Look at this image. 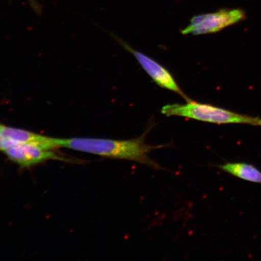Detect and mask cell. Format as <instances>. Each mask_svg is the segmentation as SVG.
Listing matches in <instances>:
<instances>
[{
    "mask_svg": "<svg viewBox=\"0 0 261 261\" xmlns=\"http://www.w3.org/2000/svg\"><path fill=\"white\" fill-rule=\"evenodd\" d=\"M29 143L51 150L59 148L57 138L38 135L28 130L3 126L0 132V151H3L8 147Z\"/></svg>",
    "mask_w": 261,
    "mask_h": 261,
    "instance_id": "5",
    "label": "cell"
},
{
    "mask_svg": "<svg viewBox=\"0 0 261 261\" xmlns=\"http://www.w3.org/2000/svg\"><path fill=\"white\" fill-rule=\"evenodd\" d=\"M222 171L247 181L261 184V171L246 163H226L217 166Z\"/></svg>",
    "mask_w": 261,
    "mask_h": 261,
    "instance_id": "7",
    "label": "cell"
},
{
    "mask_svg": "<svg viewBox=\"0 0 261 261\" xmlns=\"http://www.w3.org/2000/svg\"><path fill=\"white\" fill-rule=\"evenodd\" d=\"M246 18L242 9H221L210 14L196 15L181 31L182 35H200L214 34Z\"/></svg>",
    "mask_w": 261,
    "mask_h": 261,
    "instance_id": "3",
    "label": "cell"
},
{
    "mask_svg": "<svg viewBox=\"0 0 261 261\" xmlns=\"http://www.w3.org/2000/svg\"><path fill=\"white\" fill-rule=\"evenodd\" d=\"M4 125H2L1 123H0V132H1V130Z\"/></svg>",
    "mask_w": 261,
    "mask_h": 261,
    "instance_id": "8",
    "label": "cell"
},
{
    "mask_svg": "<svg viewBox=\"0 0 261 261\" xmlns=\"http://www.w3.org/2000/svg\"><path fill=\"white\" fill-rule=\"evenodd\" d=\"M120 42L123 46L135 57L143 69L159 86L174 91L187 101L191 100L179 88L171 73L164 67L142 52L135 50L125 42L122 41Z\"/></svg>",
    "mask_w": 261,
    "mask_h": 261,
    "instance_id": "4",
    "label": "cell"
},
{
    "mask_svg": "<svg viewBox=\"0 0 261 261\" xmlns=\"http://www.w3.org/2000/svg\"><path fill=\"white\" fill-rule=\"evenodd\" d=\"M12 161L23 167H28L48 160H60L51 150L29 143L14 145L3 151Z\"/></svg>",
    "mask_w": 261,
    "mask_h": 261,
    "instance_id": "6",
    "label": "cell"
},
{
    "mask_svg": "<svg viewBox=\"0 0 261 261\" xmlns=\"http://www.w3.org/2000/svg\"><path fill=\"white\" fill-rule=\"evenodd\" d=\"M149 130H146L138 138L129 140L78 138L57 139V142L59 148L70 149L105 158L127 160L152 168L161 169V166L150 158L149 154L155 149L165 147V145L147 144L145 138Z\"/></svg>",
    "mask_w": 261,
    "mask_h": 261,
    "instance_id": "1",
    "label": "cell"
},
{
    "mask_svg": "<svg viewBox=\"0 0 261 261\" xmlns=\"http://www.w3.org/2000/svg\"><path fill=\"white\" fill-rule=\"evenodd\" d=\"M161 113L166 116H179L219 125L241 123L261 126V118L259 117L243 115L210 104L196 102L191 100L184 104H168L162 107Z\"/></svg>",
    "mask_w": 261,
    "mask_h": 261,
    "instance_id": "2",
    "label": "cell"
}]
</instances>
